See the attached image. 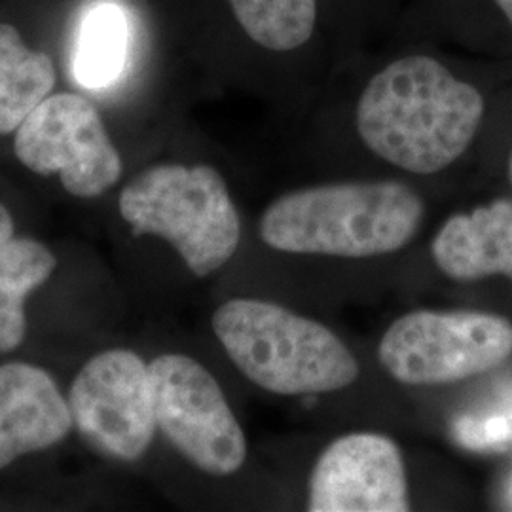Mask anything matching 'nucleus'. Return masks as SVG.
<instances>
[{
  "instance_id": "obj_14",
  "label": "nucleus",
  "mask_w": 512,
  "mask_h": 512,
  "mask_svg": "<svg viewBox=\"0 0 512 512\" xmlns=\"http://www.w3.org/2000/svg\"><path fill=\"white\" fill-rule=\"evenodd\" d=\"M52 251L33 239L0 245V353L18 348L25 336V300L54 274Z\"/></svg>"
},
{
  "instance_id": "obj_4",
  "label": "nucleus",
  "mask_w": 512,
  "mask_h": 512,
  "mask_svg": "<svg viewBox=\"0 0 512 512\" xmlns=\"http://www.w3.org/2000/svg\"><path fill=\"white\" fill-rule=\"evenodd\" d=\"M120 215L135 236L165 239L198 277L230 262L241 241L238 207L211 165L148 167L122 190Z\"/></svg>"
},
{
  "instance_id": "obj_18",
  "label": "nucleus",
  "mask_w": 512,
  "mask_h": 512,
  "mask_svg": "<svg viewBox=\"0 0 512 512\" xmlns=\"http://www.w3.org/2000/svg\"><path fill=\"white\" fill-rule=\"evenodd\" d=\"M509 181L512 183V152H511V158H509Z\"/></svg>"
},
{
  "instance_id": "obj_7",
  "label": "nucleus",
  "mask_w": 512,
  "mask_h": 512,
  "mask_svg": "<svg viewBox=\"0 0 512 512\" xmlns=\"http://www.w3.org/2000/svg\"><path fill=\"white\" fill-rule=\"evenodd\" d=\"M19 162L59 175L69 194L97 198L122 177V158L92 103L74 93L48 95L16 131Z\"/></svg>"
},
{
  "instance_id": "obj_16",
  "label": "nucleus",
  "mask_w": 512,
  "mask_h": 512,
  "mask_svg": "<svg viewBox=\"0 0 512 512\" xmlns=\"http://www.w3.org/2000/svg\"><path fill=\"white\" fill-rule=\"evenodd\" d=\"M14 239V219L10 211L0 203V245Z\"/></svg>"
},
{
  "instance_id": "obj_6",
  "label": "nucleus",
  "mask_w": 512,
  "mask_h": 512,
  "mask_svg": "<svg viewBox=\"0 0 512 512\" xmlns=\"http://www.w3.org/2000/svg\"><path fill=\"white\" fill-rule=\"evenodd\" d=\"M156 425L194 467L213 476L238 473L247 439L213 374L181 353L150 363Z\"/></svg>"
},
{
  "instance_id": "obj_9",
  "label": "nucleus",
  "mask_w": 512,
  "mask_h": 512,
  "mask_svg": "<svg viewBox=\"0 0 512 512\" xmlns=\"http://www.w3.org/2000/svg\"><path fill=\"white\" fill-rule=\"evenodd\" d=\"M412 509L399 444L355 431L319 454L308 482L310 512H406Z\"/></svg>"
},
{
  "instance_id": "obj_12",
  "label": "nucleus",
  "mask_w": 512,
  "mask_h": 512,
  "mask_svg": "<svg viewBox=\"0 0 512 512\" xmlns=\"http://www.w3.org/2000/svg\"><path fill=\"white\" fill-rule=\"evenodd\" d=\"M131 25L128 12L116 2H93L76 21L71 73L86 90H105L120 80L128 65Z\"/></svg>"
},
{
  "instance_id": "obj_13",
  "label": "nucleus",
  "mask_w": 512,
  "mask_h": 512,
  "mask_svg": "<svg viewBox=\"0 0 512 512\" xmlns=\"http://www.w3.org/2000/svg\"><path fill=\"white\" fill-rule=\"evenodd\" d=\"M52 57L25 46L18 29L0 23V133H14L52 95Z\"/></svg>"
},
{
  "instance_id": "obj_17",
  "label": "nucleus",
  "mask_w": 512,
  "mask_h": 512,
  "mask_svg": "<svg viewBox=\"0 0 512 512\" xmlns=\"http://www.w3.org/2000/svg\"><path fill=\"white\" fill-rule=\"evenodd\" d=\"M494 2L499 6V10L503 12V16L512 25V0H494Z\"/></svg>"
},
{
  "instance_id": "obj_1",
  "label": "nucleus",
  "mask_w": 512,
  "mask_h": 512,
  "mask_svg": "<svg viewBox=\"0 0 512 512\" xmlns=\"http://www.w3.org/2000/svg\"><path fill=\"white\" fill-rule=\"evenodd\" d=\"M484 109L482 93L439 59L404 55L368 80L355 126L380 160L414 175H435L471 147Z\"/></svg>"
},
{
  "instance_id": "obj_3",
  "label": "nucleus",
  "mask_w": 512,
  "mask_h": 512,
  "mask_svg": "<svg viewBox=\"0 0 512 512\" xmlns=\"http://www.w3.org/2000/svg\"><path fill=\"white\" fill-rule=\"evenodd\" d=\"M213 330L239 372L274 395L336 393L361 374L338 334L275 302L232 298L213 313Z\"/></svg>"
},
{
  "instance_id": "obj_8",
  "label": "nucleus",
  "mask_w": 512,
  "mask_h": 512,
  "mask_svg": "<svg viewBox=\"0 0 512 512\" xmlns=\"http://www.w3.org/2000/svg\"><path fill=\"white\" fill-rule=\"evenodd\" d=\"M73 425L103 456L141 458L156 435L150 365L129 349L95 355L69 391Z\"/></svg>"
},
{
  "instance_id": "obj_10",
  "label": "nucleus",
  "mask_w": 512,
  "mask_h": 512,
  "mask_svg": "<svg viewBox=\"0 0 512 512\" xmlns=\"http://www.w3.org/2000/svg\"><path fill=\"white\" fill-rule=\"evenodd\" d=\"M73 429L69 403L38 366H0V469L52 448Z\"/></svg>"
},
{
  "instance_id": "obj_11",
  "label": "nucleus",
  "mask_w": 512,
  "mask_h": 512,
  "mask_svg": "<svg viewBox=\"0 0 512 512\" xmlns=\"http://www.w3.org/2000/svg\"><path fill=\"white\" fill-rule=\"evenodd\" d=\"M431 256L454 281L494 275L512 281V200H494L446 219L433 238Z\"/></svg>"
},
{
  "instance_id": "obj_15",
  "label": "nucleus",
  "mask_w": 512,
  "mask_h": 512,
  "mask_svg": "<svg viewBox=\"0 0 512 512\" xmlns=\"http://www.w3.org/2000/svg\"><path fill=\"white\" fill-rule=\"evenodd\" d=\"M239 27L270 52L298 50L317 25V0H228Z\"/></svg>"
},
{
  "instance_id": "obj_5",
  "label": "nucleus",
  "mask_w": 512,
  "mask_h": 512,
  "mask_svg": "<svg viewBox=\"0 0 512 512\" xmlns=\"http://www.w3.org/2000/svg\"><path fill=\"white\" fill-rule=\"evenodd\" d=\"M511 355V321L488 311H408L378 344L385 372L412 387L458 384L494 370Z\"/></svg>"
},
{
  "instance_id": "obj_2",
  "label": "nucleus",
  "mask_w": 512,
  "mask_h": 512,
  "mask_svg": "<svg viewBox=\"0 0 512 512\" xmlns=\"http://www.w3.org/2000/svg\"><path fill=\"white\" fill-rule=\"evenodd\" d=\"M425 219L420 194L401 181H344L291 190L270 203L258 236L287 255L376 258L418 236Z\"/></svg>"
}]
</instances>
